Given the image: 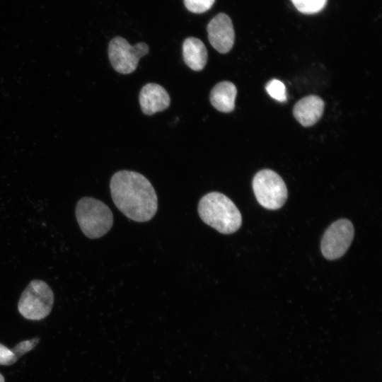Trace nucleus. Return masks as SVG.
Here are the masks:
<instances>
[{"label": "nucleus", "mask_w": 382, "mask_h": 382, "mask_svg": "<svg viewBox=\"0 0 382 382\" xmlns=\"http://www.w3.org/2000/svg\"><path fill=\"white\" fill-rule=\"evenodd\" d=\"M111 197L117 208L134 221L151 220L158 208L154 187L142 174L131 170H120L111 178Z\"/></svg>", "instance_id": "1"}, {"label": "nucleus", "mask_w": 382, "mask_h": 382, "mask_svg": "<svg viewBox=\"0 0 382 382\" xmlns=\"http://www.w3.org/2000/svg\"><path fill=\"white\" fill-rule=\"evenodd\" d=\"M197 209L201 219L221 233H233L241 226L240 211L231 199L221 192H212L204 195Z\"/></svg>", "instance_id": "2"}, {"label": "nucleus", "mask_w": 382, "mask_h": 382, "mask_svg": "<svg viewBox=\"0 0 382 382\" xmlns=\"http://www.w3.org/2000/svg\"><path fill=\"white\" fill-rule=\"evenodd\" d=\"M78 224L89 238L96 239L106 234L113 224V214L102 201L91 197L79 200L75 209Z\"/></svg>", "instance_id": "3"}, {"label": "nucleus", "mask_w": 382, "mask_h": 382, "mask_svg": "<svg viewBox=\"0 0 382 382\" xmlns=\"http://www.w3.org/2000/svg\"><path fill=\"white\" fill-rule=\"evenodd\" d=\"M54 300V293L50 286L42 280L33 279L22 292L18 310L26 319L40 320L50 314Z\"/></svg>", "instance_id": "4"}, {"label": "nucleus", "mask_w": 382, "mask_h": 382, "mask_svg": "<svg viewBox=\"0 0 382 382\" xmlns=\"http://www.w3.org/2000/svg\"><path fill=\"white\" fill-rule=\"evenodd\" d=\"M253 189L258 203L267 209L281 208L288 196L285 183L270 169L261 170L255 175Z\"/></svg>", "instance_id": "5"}, {"label": "nucleus", "mask_w": 382, "mask_h": 382, "mask_svg": "<svg viewBox=\"0 0 382 382\" xmlns=\"http://www.w3.org/2000/svg\"><path fill=\"white\" fill-rule=\"evenodd\" d=\"M149 52V46L143 42L132 46L125 38L117 36L108 45V57L113 69L118 73L128 74L137 67L143 56Z\"/></svg>", "instance_id": "6"}, {"label": "nucleus", "mask_w": 382, "mask_h": 382, "mask_svg": "<svg viewBox=\"0 0 382 382\" xmlns=\"http://www.w3.org/2000/svg\"><path fill=\"white\" fill-rule=\"evenodd\" d=\"M354 226L346 219L333 222L325 231L321 240L320 249L328 260L341 257L349 248L354 238Z\"/></svg>", "instance_id": "7"}, {"label": "nucleus", "mask_w": 382, "mask_h": 382, "mask_svg": "<svg viewBox=\"0 0 382 382\" xmlns=\"http://www.w3.org/2000/svg\"><path fill=\"white\" fill-rule=\"evenodd\" d=\"M207 30L209 41L216 51L226 54L232 49L235 33L232 21L226 13L215 16L208 23Z\"/></svg>", "instance_id": "8"}, {"label": "nucleus", "mask_w": 382, "mask_h": 382, "mask_svg": "<svg viewBox=\"0 0 382 382\" xmlns=\"http://www.w3.org/2000/svg\"><path fill=\"white\" fill-rule=\"evenodd\" d=\"M139 103L144 114L151 115L168 108L170 99L166 89L154 83L142 87L139 93Z\"/></svg>", "instance_id": "9"}, {"label": "nucleus", "mask_w": 382, "mask_h": 382, "mask_svg": "<svg viewBox=\"0 0 382 382\" xmlns=\"http://www.w3.org/2000/svg\"><path fill=\"white\" fill-rule=\"evenodd\" d=\"M325 103L318 96L310 95L299 100L293 108L296 120L303 127L315 125L323 115Z\"/></svg>", "instance_id": "10"}, {"label": "nucleus", "mask_w": 382, "mask_h": 382, "mask_svg": "<svg viewBox=\"0 0 382 382\" xmlns=\"http://www.w3.org/2000/svg\"><path fill=\"white\" fill-rule=\"evenodd\" d=\"M183 57L189 68L199 71L204 69L207 62V50L199 39L189 37L183 43Z\"/></svg>", "instance_id": "11"}, {"label": "nucleus", "mask_w": 382, "mask_h": 382, "mask_svg": "<svg viewBox=\"0 0 382 382\" xmlns=\"http://www.w3.org/2000/svg\"><path fill=\"white\" fill-rule=\"evenodd\" d=\"M237 94L236 86L231 81L218 83L212 89L209 100L212 106L222 112H231L235 108Z\"/></svg>", "instance_id": "12"}, {"label": "nucleus", "mask_w": 382, "mask_h": 382, "mask_svg": "<svg viewBox=\"0 0 382 382\" xmlns=\"http://www.w3.org/2000/svg\"><path fill=\"white\" fill-rule=\"evenodd\" d=\"M291 1L300 12L314 13L324 8L327 0H291Z\"/></svg>", "instance_id": "13"}, {"label": "nucleus", "mask_w": 382, "mask_h": 382, "mask_svg": "<svg viewBox=\"0 0 382 382\" xmlns=\"http://www.w3.org/2000/svg\"><path fill=\"white\" fill-rule=\"evenodd\" d=\"M267 93L274 100L279 102L286 100V87L284 84L277 80L272 79L265 86Z\"/></svg>", "instance_id": "14"}, {"label": "nucleus", "mask_w": 382, "mask_h": 382, "mask_svg": "<svg viewBox=\"0 0 382 382\" xmlns=\"http://www.w3.org/2000/svg\"><path fill=\"white\" fill-rule=\"evenodd\" d=\"M186 8L190 12L202 13L209 10L215 0H183Z\"/></svg>", "instance_id": "15"}, {"label": "nucleus", "mask_w": 382, "mask_h": 382, "mask_svg": "<svg viewBox=\"0 0 382 382\" xmlns=\"http://www.w3.org/2000/svg\"><path fill=\"white\" fill-rule=\"evenodd\" d=\"M40 338L35 337L32 340H25L17 344L12 349L18 359L33 349L39 342Z\"/></svg>", "instance_id": "16"}, {"label": "nucleus", "mask_w": 382, "mask_h": 382, "mask_svg": "<svg viewBox=\"0 0 382 382\" xmlns=\"http://www.w3.org/2000/svg\"><path fill=\"white\" fill-rule=\"evenodd\" d=\"M18 359L12 349L0 343V365H11Z\"/></svg>", "instance_id": "17"}, {"label": "nucleus", "mask_w": 382, "mask_h": 382, "mask_svg": "<svg viewBox=\"0 0 382 382\" xmlns=\"http://www.w3.org/2000/svg\"><path fill=\"white\" fill-rule=\"evenodd\" d=\"M0 382H5L4 378L1 374H0Z\"/></svg>", "instance_id": "18"}]
</instances>
